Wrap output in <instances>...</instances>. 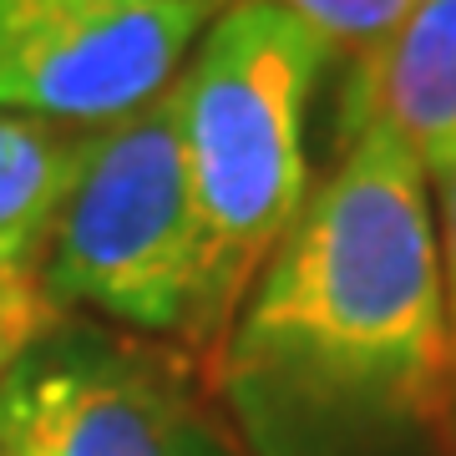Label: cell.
I'll return each mask as SVG.
<instances>
[{"mask_svg": "<svg viewBox=\"0 0 456 456\" xmlns=\"http://www.w3.org/2000/svg\"><path fill=\"white\" fill-rule=\"evenodd\" d=\"M218 380L259 456H395L452 416L426 167L355 132L244 294Z\"/></svg>", "mask_w": 456, "mask_h": 456, "instance_id": "obj_1", "label": "cell"}, {"mask_svg": "<svg viewBox=\"0 0 456 456\" xmlns=\"http://www.w3.org/2000/svg\"><path fill=\"white\" fill-rule=\"evenodd\" d=\"M330 51L279 0H228L173 82L203 233L193 345H224L233 314L310 198L314 92Z\"/></svg>", "mask_w": 456, "mask_h": 456, "instance_id": "obj_2", "label": "cell"}, {"mask_svg": "<svg viewBox=\"0 0 456 456\" xmlns=\"http://www.w3.org/2000/svg\"><path fill=\"white\" fill-rule=\"evenodd\" d=\"M36 279L51 310H97L142 335L193 340L203 233L173 86L86 132Z\"/></svg>", "mask_w": 456, "mask_h": 456, "instance_id": "obj_3", "label": "cell"}, {"mask_svg": "<svg viewBox=\"0 0 456 456\" xmlns=\"http://www.w3.org/2000/svg\"><path fill=\"white\" fill-rule=\"evenodd\" d=\"M228 0H0V112L107 127L178 82Z\"/></svg>", "mask_w": 456, "mask_h": 456, "instance_id": "obj_4", "label": "cell"}, {"mask_svg": "<svg viewBox=\"0 0 456 456\" xmlns=\"http://www.w3.org/2000/svg\"><path fill=\"white\" fill-rule=\"evenodd\" d=\"M0 456H233L163 365L51 325L0 370Z\"/></svg>", "mask_w": 456, "mask_h": 456, "instance_id": "obj_5", "label": "cell"}, {"mask_svg": "<svg viewBox=\"0 0 456 456\" xmlns=\"http://www.w3.org/2000/svg\"><path fill=\"white\" fill-rule=\"evenodd\" d=\"M345 127L391 132L426 178L456 163V0H416L380 46L350 61Z\"/></svg>", "mask_w": 456, "mask_h": 456, "instance_id": "obj_6", "label": "cell"}, {"mask_svg": "<svg viewBox=\"0 0 456 456\" xmlns=\"http://www.w3.org/2000/svg\"><path fill=\"white\" fill-rule=\"evenodd\" d=\"M86 132L46 117L0 112V279H36L71 178L82 167Z\"/></svg>", "mask_w": 456, "mask_h": 456, "instance_id": "obj_7", "label": "cell"}, {"mask_svg": "<svg viewBox=\"0 0 456 456\" xmlns=\"http://www.w3.org/2000/svg\"><path fill=\"white\" fill-rule=\"evenodd\" d=\"M284 11L305 20L314 36H325L335 56H365L411 16L416 0H279Z\"/></svg>", "mask_w": 456, "mask_h": 456, "instance_id": "obj_8", "label": "cell"}, {"mask_svg": "<svg viewBox=\"0 0 456 456\" xmlns=\"http://www.w3.org/2000/svg\"><path fill=\"white\" fill-rule=\"evenodd\" d=\"M51 325L56 310L41 294V279H0V370Z\"/></svg>", "mask_w": 456, "mask_h": 456, "instance_id": "obj_9", "label": "cell"}, {"mask_svg": "<svg viewBox=\"0 0 456 456\" xmlns=\"http://www.w3.org/2000/svg\"><path fill=\"white\" fill-rule=\"evenodd\" d=\"M441 193V274H446V320H452V416H456V163L436 173Z\"/></svg>", "mask_w": 456, "mask_h": 456, "instance_id": "obj_10", "label": "cell"}]
</instances>
